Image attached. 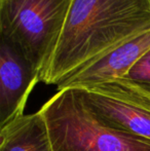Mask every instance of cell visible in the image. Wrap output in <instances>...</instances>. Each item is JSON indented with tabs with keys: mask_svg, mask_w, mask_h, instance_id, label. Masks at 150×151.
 I'll return each instance as SVG.
<instances>
[{
	"mask_svg": "<svg viewBox=\"0 0 150 151\" xmlns=\"http://www.w3.org/2000/svg\"><path fill=\"white\" fill-rule=\"evenodd\" d=\"M150 30V0H73L40 81L58 86L79 70Z\"/></svg>",
	"mask_w": 150,
	"mask_h": 151,
	"instance_id": "1",
	"label": "cell"
},
{
	"mask_svg": "<svg viewBox=\"0 0 150 151\" xmlns=\"http://www.w3.org/2000/svg\"><path fill=\"white\" fill-rule=\"evenodd\" d=\"M54 151H150V141L105 119L79 88L58 91L41 108Z\"/></svg>",
	"mask_w": 150,
	"mask_h": 151,
	"instance_id": "2",
	"label": "cell"
},
{
	"mask_svg": "<svg viewBox=\"0 0 150 151\" xmlns=\"http://www.w3.org/2000/svg\"><path fill=\"white\" fill-rule=\"evenodd\" d=\"M73 0H0V39L41 74L57 48Z\"/></svg>",
	"mask_w": 150,
	"mask_h": 151,
	"instance_id": "3",
	"label": "cell"
},
{
	"mask_svg": "<svg viewBox=\"0 0 150 151\" xmlns=\"http://www.w3.org/2000/svg\"><path fill=\"white\" fill-rule=\"evenodd\" d=\"M95 111L116 127L150 141V97L117 79L79 88Z\"/></svg>",
	"mask_w": 150,
	"mask_h": 151,
	"instance_id": "4",
	"label": "cell"
},
{
	"mask_svg": "<svg viewBox=\"0 0 150 151\" xmlns=\"http://www.w3.org/2000/svg\"><path fill=\"white\" fill-rule=\"evenodd\" d=\"M40 74L20 50L0 39V129L24 115Z\"/></svg>",
	"mask_w": 150,
	"mask_h": 151,
	"instance_id": "5",
	"label": "cell"
},
{
	"mask_svg": "<svg viewBox=\"0 0 150 151\" xmlns=\"http://www.w3.org/2000/svg\"><path fill=\"white\" fill-rule=\"evenodd\" d=\"M149 50L150 30L76 72L59 84L58 91L66 88H88L120 79Z\"/></svg>",
	"mask_w": 150,
	"mask_h": 151,
	"instance_id": "6",
	"label": "cell"
},
{
	"mask_svg": "<svg viewBox=\"0 0 150 151\" xmlns=\"http://www.w3.org/2000/svg\"><path fill=\"white\" fill-rule=\"evenodd\" d=\"M0 151H54L47 125L39 110L1 127Z\"/></svg>",
	"mask_w": 150,
	"mask_h": 151,
	"instance_id": "7",
	"label": "cell"
},
{
	"mask_svg": "<svg viewBox=\"0 0 150 151\" xmlns=\"http://www.w3.org/2000/svg\"><path fill=\"white\" fill-rule=\"evenodd\" d=\"M119 80L150 97V50Z\"/></svg>",
	"mask_w": 150,
	"mask_h": 151,
	"instance_id": "8",
	"label": "cell"
}]
</instances>
